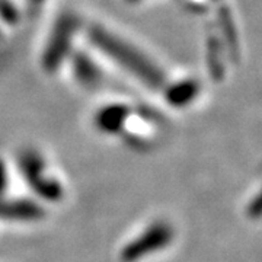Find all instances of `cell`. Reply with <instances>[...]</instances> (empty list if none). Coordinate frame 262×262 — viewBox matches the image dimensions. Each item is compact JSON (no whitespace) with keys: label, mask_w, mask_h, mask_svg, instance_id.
Returning a JSON list of instances; mask_svg holds the SVG:
<instances>
[{"label":"cell","mask_w":262,"mask_h":262,"mask_svg":"<svg viewBox=\"0 0 262 262\" xmlns=\"http://www.w3.org/2000/svg\"><path fill=\"white\" fill-rule=\"evenodd\" d=\"M248 213L252 215V217H255V219L262 217V185L259 188V191L251 200V203L248 206Z\"/></svg>","instance_id":"obj_1"}]
</instances>
